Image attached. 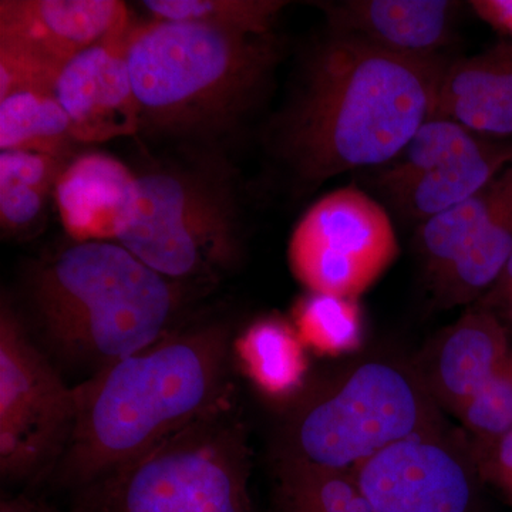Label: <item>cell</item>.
<instances>
[{
  "label": "cell",
  "mask_w": 512,
  "mask_h": 512,
  "mask_svg": "<svg viewBox=\"0 0 512 512\" xmlns=\"http://www.w3.org/2000/svg\"><path fill=\"white\" fill-rule=\"evenodd\" d=\"M60 70L18 47L0 45V99L19 92L53 93Z\"/></svg>",
  "instance_id": "26"
},
{
  "label": "cell",
  "mask_w": 512,
  "mask_h": 512,
  "mask_svg": "<svg viewBox=\"0 0 512 512\" xmlns=\"http://www.w3.org/2000/svg\"><path fill=\"white\" fill-rule=\"evenodd\" d=\"M416 247L440 308L480 302L512 254V160L466 201L423 222Z\"/></svg>",
  "instance_id": "10"
},
{
  "label": "cell",
  "mask_w": 512,
  "mask_h": 512,
  "mask_svg": "<svg viewBox=\"0 0 512 512\" xmlns=\"http://www.w3.org/2000/svg\"><path fill=\"white\" fill-rule=\"evenodd\" d=\"M137 180L136 218L119 244L183 284L234 269L241 258L237 198L221 165H156Z\"/></svg>",
  "instance_id": "7"
},
{
  "label": "cell",
  "mask_w": 512,
  "mask_h": 512,
  "mask_svg": "<svg viewBox=\"0 0 512 512\" xmlns=\"http://www.w3.org/2000/svg\"><path fill=\"white\" fill-rule=\"evenodd\" d=\"M74 389L3 299L0 311V471L23 480L53 468L69 437Z\"/></svg>",
  "instance_id": "8"
},
{
  "label": "cell",
  "mask_w": 512,
  "mask_h": 512,
  "mask_svg": "<svg viewBox=\"0 0 512 512\" xmlns=\"http://www.w3.org/2000/svg\"><path fill=\"white\" fill-rule=\"evenodd\" d=\"M245 372L268 396L285 399L298 392L308 362L295 328L278 318L259 319L237 340Z\"/></svg>",
  "instance_id": "20"
},
{
  "label": "cell",
  "mask_w": 512,
  "mask_h": 512,
  "mask_svg": "<svg viewBox=\"0 0 512 512\" xmlns=\"http://www.w3.org/2000/svg\"><path fill=\"white\" fill-rule=\"evenodd\" d=\"M26 292L46 348L97 373L173 332L188 285L158 274L119 242L89 241L33 266Z\"/></svg>",
  "instance_id": "3"
},
{
  "label": "cell",
  "mask_w": 512,
  "mask_h": 512,
  "mask_svg": "<svg viewBox=\"0 0 512 512\" xmlns=\"http://www.w3.org/2000/svg\"><path fill=\"white\" fill-rule=\"evenodd\" d=\"M66 158L2 151L0 153V225L3 234H32L45 217L47 202L55 197Z\"/></svg>",
  "instance_id": "19"
},
{
  "label": "cell",
  "mask_w": 512,
  "mask_h": 512,
  "mask_svg": "<svg viewBox=\"0 0 512 512\" xmlns=\"http://www.w3.org/2000/svg\"><path fill=\"white\" fill-rule=\"evenodd\" d=\"M511 160V141L430 117L399 156L375 168L372 181L394 210L421 225L476 194Z\"/></svg>",
  "instance_id": "11"
},
{
  "label": "cell",
  "mask_w": 512,
  "mask_h": 512,
  "mask_svg": "<svg viewBox=\"0 0 512 512\" xmlns=\"http://www.w3.org/2000/svg\"><path fill=\"white\" fill-rule=\"evenodd\" d=\"M389 212L356 187L326 194L289 239L292 274L311 293L357 299L399 256Z\"/></svg>",
  "instance_id": "9"
},
{
  "label": "cell",
  "mask_w": 512,
  "mask_h": 512,
  "mask_svg": "<svg viewBox=\"0 0 512 512\" xmlns=\"http://www.w3.org/2000/svg\"><path fill=\"white\" fill-rule=\"evenodd\" d=\"M511 353L497 313L477 303L430 343L417 370L437 406L457 414Z\"/></svg>",
  "instance_id": "15"
},
{
  "label": "cell",
  "mask_w": 512,
  "mask_h": 512,
  "mask_svg": "<svg viewBox=\"0 0 512 512\" xmlns=\"http://www.w3.org/2000/svg\"><path fill=\"white\" fill-rule=\"evenodd\" d=\"M481 480L488 481L512 503V430L493 441H471Z\"/></svg>",
  "instance_id": "27"
},
{
  "label": "cell",
  "mask_w": 512,
  "mask_h": 512,
  "mask_svg": "<svg viewBox=\"0 0 512 512\" xmlns=\"http://www.w3.org/2000/svg\"><path fill=\"white\" fill-rule=\"evenodd\" d=\"M279 55L274 33L180 20L133 25L127 62L141 127L180 138L225 133L261 97Z\"/></svg>",
  "instance_id": "4"
},
{
  "label": "cell",
  "mask_w": 512,
  "mask_h": 512,
  "mask_svg": "<svg viewBox=\"0 0 512 512\" xmlns=\"http://www.w3.org/2000/svg\"><path fill=\"white\" fill-rule=\"evenodd\" d=\"M130 12L117 0H2L0 45L18 47L63 69L97 43L130 30Z\"/></svg>",
  "instance_id": "14"
},
{
  "label": "cell",
  "mask_w": 512,
  "mask_h": 512,
  "mask_svg": "<svg viewBox=\"0 0 512 512\" xmlns=\"http://www.w3.org/2000/svg\"><path fill=\"white\" fill-rule=\"evenodd\" d=\"M353 476L376 512H478L483 481L471 443L444 427L386 448Z\"/></svg>",
  "instance_id": "12"
},
{
  "label": "cell",
  "mask_w": 512,
  "mask_h": 512,
  "mask_svg": "<svg viewBox=\"0 0 512 512\" xmlns=\"http://www.w3.org/2000/svg\"><path fill=\"white\" fill-rule=\"evenodd\" d=\"M512 296V254L508 258L507 264H505L503 272H501L500 278H498L497 284L493 286L490 292L481 299V305L485 308L491 309L497 313L504 308L505 303L510 301Z\"/></svg>",
  "instance_id": "29"
},
{
  "label": "cell",
  "mask_w": 512,
  "mask_h": 512,
  "mask_svg": "<svg viewBox=\"0 0 512 512\" xmlns=\"http://www.w3.org/2000/svg\"><path fill=\"white\" fill-rule=\"evenodd\" d=\"M293 320L303 345L323 355H343L362 343V312L357 299L309 293L296 303Z\"/></svg>",
  "instance_id": "22"
},
{
  "label": "cell",
  "mask_w": 512,
  "mask_h": 512,
  "mask_svg": "<svg viewBox=\"0 0 512 512\" xmlns=\"http://www.w3.org/2000/svg\"><path fill=\"white\" fill-rule=\"evenodd\" d=\"M276 488L295 495L316 512H376L350 471L328 470L278 457Z\"/></svg>",
  "instance_id": "24"
},
{
  "label": "cell",
  "mask_w": 512,
  "mask_h": 512,
  "mask_svg": "<svg viewBox=\"0 0 512 512\" xmlns=\"http://www.w3.org/2000/svg\"><path fill=\"white\" fill-rule=\"evenodd\" d=\"M74 140L66 113L49 92H19L0 99V148L69 157Z\"/></svg>",
  "instance_id": "21"
},
{
  "label": "cell",
  "mask_w": 512,
  "mask_h": 512,
  "mask_svg": "<svg viewBox=\"0 0 512 512\" xmlns=\"http://www.w3.org/2000/svg\"><path fill=\"white\" fill-rule=\"evenodd\" d=\"M244 424L231 396L140 457L80 488L70 512H254Z\"/></svg>",
  "instance_id": "5"
},
{
  "label": "cell",
  "mask_w": 512,
  "mask_h": 512,
  "mask_svg": "<svg viewBox=\"0 0 512 512\" xmlns=\"http://www.w3.org/2000/svg\"><path fill=\"white\" fill-rule=\"evenodd\" d=\"M448 64L394 55L328 28L306 55L292 97L275 120L276 156L312 187L383 167L433 117Z\"/></svg>",
  "instance_id": "1"
},
{
  "label": "cell",
  "mask_w": 512,
  "mask_h": 512,
  "mask_svg": "<svg viewBox=\"0 0 512 512\" xmlns=\"http://www.w3.org/2000/svg\"><path fill=\"white\" fill-rule=\"evenodd\" d=\"M0 512H40L32 504L26 503V501H2V507Z\"/></svg>",
  "instance_id": "30"
},
{
  "label": "cell",
  "mask_w": 512,
  "mask_h": 512,
  "mask_svg": "<svg viewBox=\"0 0 512 512\" xmlns=\"http://www.w3.org/2000/svg\"><path fill=\"white\" fill-rule=\"evenodd\" d=\"M328 28L394 55L444 59L461 3L450 0H348L316 3Z\"/></svg>",
  "instance_id": "16"
},
{
  "label": "cell",
  "mask_w": 512,
  "mask_h": 512,
  "mask_svg": "<svg viewBox=\"0 0 512 512\" xmlns=\"http://www.w3.org/2000/svg\"><path fill=\"white\" fill-rule=\"evenodd\" d=\"M222 322L173 330L74 387L69 437L52 473L74 491L140 457L231 396Z\"/></svg>",
  "instance_id": "2"
},
{
  "label": "cell",
  "mask_w": 512,
  "mask_h": 512,
  "mask_svg": "<svg viewBox=\"0 0 512 512\" xmlns=\"http://www.w3.org/2000/svg\"><path fill=\"white\" fill-rule=\"evenodd\" d=\"M433 117L483 136H512V43L448 64Z\"/></svg>",
  "instance_id": "18"
},
{
  "label": "cell",
  "mask_w": 512,
  "mask_h": 512,
  "mask_svg": "<svg viewBox=\"0 0 512 512\" xmlns=\"http://www.w3.org/2000/svg\"><path fill=\"white\" fill-rule=\"evenodd\" d=\"M130 30L83 50L60 70L53 94L77 143H106L133 136L141 128L140 103L127 62Z\"/></svg>",
  "instance_id": "13"
},
{
  "label": "cell",
  "mask_w": 512,
  "mask_h": 512,
  "mask_svg": "<svg viewBox=\"0 0 512 512\" xmlns=\"http://www.w3.org/2000/svg\"><path fill=\"white\" fill-rule=\"evenodd\" d=\"M473 441H493L512 430V353L501 369L456 414Z\"/></svg>",
  "instance_id": "25"
},
{
  "label": "cell",
  "mask_w": 512,
  "mask_h": 512,
  "mask_svg": "<svg viewBox=\"0 0 512 512\" xmlns=\"http://www.w3.org/2000/svg\"><path fill=\"white\" fill-rule=\"evenodd\" d=\"M153 19L207 23L251 35L272 33L288 2L281 0H146Z\"/></svg>",
  "instance_id": "23"
},
{
  "label": "cell",
  "mask_w": 512,
  "mask_h": 512,
  "mask_svg": "<svg viewBox=\"0 0 512 512\" xmlns=\"http://www.w3.org/2000/svg\"><path fill=\"white\" fill-rule=\"evenodd\" d=\"M441 427L439 406L419 370L397 360L369 359L296 407L278 457L353 473L386 448Z\"/></svg>",
  "instance_id": "6"
},
{
  "label": "cell",
  "mask_w": 512,
  "mask_h": 512,
  "mask_svg": "<svg viewBox=\"0 0 512 512\" xmlns=\"http://www.w3.org/2000/svg\"><path fill=\"white\" fill-rule=\"evenodd\" d=\"M501 312L505 313V315H507V318L510 319V322L512 323V296L510 298V301L505 303V306L503 309H501Z\"/></svg>",
  "instance_id": "31"
},
{
  "label": "cell",
  "mask_w": 512,
  "mask_h": 512,
  "mask_svg": "<svg viewBox=\"0 0 512 512\" xmlns=\"http://www.w3.org/2000/svg\"><path fill=\"white\" fill-rule=\"evenodd\" d=\"M470 6L478 18L512 40V0H474Z\"/></svg>",
  "instance_id": "28"
},
{
  "label": "cell",
  "mask_w": 512,
  "mask_h": 512,
  "mask_svg": "<svg viewBox=\"0 0 512 512\" xmlns=\"http://www.w3.org/2000/svg\"><path fill=\"white\" fill-rule=\"evenodd\" d=\"M55 201L74 242H119L136 218L137 174L107 154H84L64 168Z\"/></svg>",
  "instance_id": "17"
}]
</instances>
